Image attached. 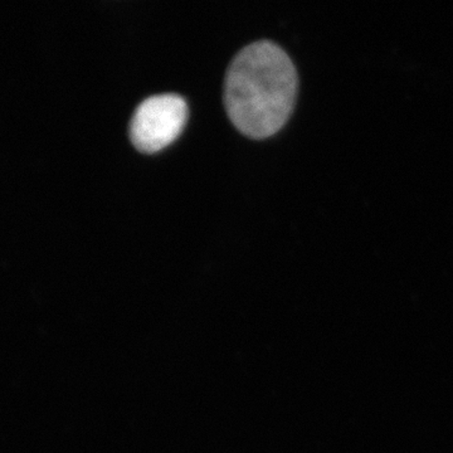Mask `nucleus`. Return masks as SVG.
<instances>
[{"instance_id": "obj_1", "label": "nucleus", "mask_w": 453, "mask_h": 453, "mask_svg": "<svg viewBox=\"0 0 453 453\" xmlns=\"http://www.w3.org/2000/svg\"><path fill=\"white\" fill-rule=\"evenodd\" d=\"M296 92L297 73L290 57L271 42L250 44L226 71V112L250 138H268L281 129L290 118Z\"/></svg>"}, {"instance_id": "obj_2", "label": "nucleus", "mask_w": 453, "mask_h": 453, "mask_svg": "<svg viewBox=\"0 0 453 453\" xmlns=\"http://www.w3.org/2000/svg\"><path fill=\"white\" fill-rule=\"evenodd\" d=\"M187 119L188 105L179 95L146 98L131 119V142L142 153L162 151L180 135Z\"/></svg>"}]
</instances>
